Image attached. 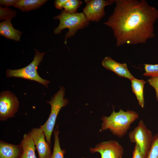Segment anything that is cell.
Instances as JSON below:
<instances>
[{
  "instance_id": "obj_1",
  "label": "cell",
  "mask_w": 158,
  "mask_h": 158,
  "mask_svg": "<svg viewBox=\"0 0 158 158\" xmlns=\"http://www.w3.org/2000/svg\"><path fill=\"white\" fill-rule=\"evenodd\" d=\"M112 14L104 23L111 28L117 46L145 43L155 36L158 10L145 0H116Z\"/></svg>"
},
{
  "instance_id": "obj_2",
  "label": "cell",
  "mask_w": 158,
  "mask_h": 158,
  "mask_svg": "<svg viewBox=\"0 0 158 158\" xmlns=\"http://www.w3.org/2000/svg\"><path fill=\"white\" fill-rule=\"evenodd\" d=\"M139 118L138 113L134 111H125L120 109L118 111L116 112L113 108L110 116H103L101 118L102 122L99 131L109 130L114 135L122 138L126 134L131 124Z\"/></svg>"
},
{
  "instance_id": "obj_3",
  "label": "cell",
  "mask_w": 158,
  "mask_h": 158,
  "mask_svg": "<svg viewBox=\"0 0 158 158\" xmlns=\"http://www.w3.org/2000/svg\"><path fill=\"white\" fill-rule=\"evenodd\" d=\"M53 19H58L60 21L59 26L54 30V34H59L66 28L68 29L65 35L64 43L66 44L68 38L74 35L79 30L87 26L90 22L83 12L72 13L63 9L60 14L55 16Z\"/></svg>"
},
{
  "instance_id": "obj_4",
  "label": "cell",
  "mask_w": 158,
  "mask_h": 158,
  "mask_svg": "<svg viewBox=\"0 0 158 158\" xmlns=\"http://www.w3.org/2000/svg\"><path fill=\"white\" fill-rule=\"evenodd\" d=\"M65 92V88L61 87L59 90L51 98V100L47 102L51 106L50 113L45 123L40 127L44 133L47 142L50 146L51 134L58 114L61 109L69 103L67 99L64 98Z\"/></svg>"
},
{
  "instance_id": "obj_5",
  "label": "cell",
  "mask_w": 158,
  "mask_h": 158,
  "mask_svg": "<svg viewBox=\"0 0 158 158\" xmlns=\"http://www.w3.org/2000/svg\"><path fill=\"white\" fill-rule=\"evenodd\" d=\"M45 53H40L36 49L34 59L29 64L24 68L19 69H7L6 72V77L8 78H20L35 81L48 88V84L50 83V81L41 78L37 72L38 66L42 61Z\"/></svg>"
},
{
  "instance_id": "obj_6",
  "label": "cell",
  "mask_w": 158,
  "mask_h": 158,
  "mask_svg": "<svg viewBox=\"0 0 158 158\" xmlns=\"http://www.w3.org/2000/svg\"><path fill=\"white\" fill-rule=\"evenodd\" d=\"M128 137L131 142L138 145L145 158H147L154 136L143 121H139L138 126L129 132Z\"/></svg>"
},
{
  "instance_id": "obj_7",
  "label": "cell",
  "mask_w": 158,
  "mask_h": 158,
  "mask_svg": "<svg viewBox=\"0 0 158 158\" xmlns=\"http://www.w3.org/2000/svg\"><path fill=\"white\" fill-rule=\"evenodd\" d=\"M19 102L16 95L9 91L1 92L0 95V120L5 121L13 117L17 112Z\"/></svg>"
},
{
  "instance_id": "obj_8",
  "label": "cell",
  "mask_w": 158,
  "mask_h": 158,
  "mask_svg": "<svg viewBox=\"0 0 158 158\" xmlns=\"http://www.w3.org/2000/svg\"><path fill=\"white\" fill-rule=\"evenodd\" d=\"M86 5L83 9V13L87 20L90 21L97 22L104 16V8L115 2L113 0H85Z\"/></svg>"
},
{
  "instance_id": "obj_9",
  "label": "cell",
  "mask_w": 158,
  "mask_h": 158,
  "mask_svg": "<svg viewBox=\"0 0 158 158\" xmlns=\"http://www.w3.org/2000/svg\"><path fill=\"white\" fill-rule=\"evenodd\" d=\"M89 150L91 153H99L101 158H122L124 152L122 146L113 140L99 143Z\"/></svg>"
},
{
  "instance_id": "obj_10",
  "label": "cell",
  "mask_w": 158,
  "mask_h": 158,
  "mask_svg": "<svg viewBox=\"0 0 158 158\" xmlns=\"http://www.w3.org/2000/svg\"><path fill=\"white\" fill-rule=\"evenodd\" d=\"M39 158H50L51 146L47 142L44 132L40 127L34 128L30 131Z\"/></svg>"
},
{
  "instance_id": "obj_11",
  "label": "cell",
  "mask_w": 158,
  "mask_h": 158,
  "mask_svg": "<svg viewBox=\"0 0 158 158\" xmlns=\"http://www.w3.org/2000/svg\"><path fill=\"white\" fill-rule=\"evenodd\" d=\"M102 65L106 69L114 72L119 77L126 78L130 80L134 78L125 63H119L110 57H106L102 61Z\"/></svg>"
},
{
  "instance_id": "obj_12",
  "label": "cell",
  "mask_w": 158,
  "mask_h": 158,
  "mask_svg": "<svg viewBox=\"0 0 158 158\" xmlns=\"http://www.w3.org/2000/svg\"><path fill=\"white\" fill-rule=\"evenodd\" d=\"M23 150L21 145L0 140V158H21Z\"/></svg>"
},
{
  "instance_id": "obj_13",
  "label": "cell",
  "mask_w": 158,
  "mask_h": 158,
  "mask_svg": "<svg viewBox=\"0 0 158 158\" xmlns=\"http://www.w3.org/2000/svg\"><path fill=\"white\" fill-rule=\"evenodd\" d=\"M20 144L23 150L21 158H37L35 153V144L30 131L24 135Z\"/></svg>"
},
{
  "instance_id": "obj_14",
  "label": "cell",
  "mask_w": 158,
  "mask_h": 158,
  "mask_svg": "<svg viewBox=\"0 0 158 158\" xmlns=\"http://www.w3.org/2000/svg\"><path fill=\"white\" fill-rule=\"evenodd\" d=\"M22 33L14 28L11 20H5L0 23V34L7 39L19 41Z\"/></svg>"
},
{
  "instance_id": "obj_15",
  "label": "cell",
  "mask_w": 158,
  "mask_h": 158,
  "mask_svg": "<svg viewBox=\"0 0 158 158\" xmlns=\"http://www.w3.org/2000/svg\"><path fill=\"white\" fill-rule=\"evenodd\" d=\"M130 80L132 91L135 94L139 105L143 108L145 105L143 90L146 82L143 79H138L135 78Z\"/></svg>"
},
{
  "instance_id": "obj_16",
  "label": "cell",
  "mask_w": 158,
  "mask_h": 158,
  "mask_svg": "<svg viewBox=\"0 0 158 158\" xmlns=\"http://www.w3.org/2000/svg\"><path fill=\"white\" fill-rule=\"evenodd\" d=\"M46 0H19L14 5L22 11L37 9L47 2Z\"/></svg>"
},
{
  "instance_id": "obj_17",
  "label": "cell",
  "mask_w": 158,
  "mask_h": 158,
  "mask_svg": "<svg viewBox=\"0 0 158 158\" xmlns=\"http://www.w3.org/2000/svg\"><path fill=\"white\" fill-rule=\"evenodd\" d=\"M53 132L54 137V144L53 153L50 158H64L66 151L64 149H62L60 147L59 138V132L57 125L56 128L54 130Z\"/></svg>"
},
{
  "instance_id": "obj_18",
  "label": "cell",
  "mask_w": 158,
  "mask_h": 158,
  "mask_svg": "<svg viewBox=\"0 0 158 158\" xmlns=\"http://www.w3.org/2000/svg\"><path fill=\"white\" fill-rule=\"evenodd\" d=\"M79 0H67L65 3L63 8L65 11L72 13H77L78 9L82 4Z\"/></svg>"
},
{
  "instance_id": "obj_19",
  "label": "cell",
  "mask_w": 158,
  "mask_h": 158,
  "mask_svg": "<svg viewBox=\"0 0 158 158\" xmlns=\"http://www.w3.org/2000/svg\"><path fill=\"white\" fill-rule=\"evenodd\" d=\"M144 65L145 72L143 75L150 77L158 76V64H144Z\"/></svg>"
},
{
  "instance_id": "obj_20",
  "label": "cell",
  "mask_w": 158,
  "mask_h": 158,
  "mask_svg": "<svg viewBox=\"0 0 158 158\" xmlns=\"http://www.w3.org/2000/svg\"><path fill=\"white\" fill-rule=\"evenodd\" d=\"M147 158H158V133L153 137Z\"/></svg>"
},
{
  "instance_id": "obj_21",
  "label": "cell",
  "mask_w": 158,
  "mask_h": 158,
  "mask_svg": "<svg viewBox=\"0 0 158 158\" xmlns=\"http://www.w3.org/2000/svg\"><path fill=\"white\" fill-rule=\"evenodd\" d=\"M16 12L14 10L0 6V20L3 19L5 20H11L12 18L16 16Z\"/></svg>"
},
{
  "instance_id": "obj_22",
  "label": "cell",
  "mask_w": 158,
  "mask_h": 158,
  "mask_svg": "<svg viewBox=\"0 0 158 158\" xmlns=\"http://www.w3.org/2000/svg\"><path fill=\"white\" fill-rule=\"evenodd\" d=\"M147 81L154 89L156 92V98L157 100L158 101V76L151 77Z\"/></svg>"
},
{
  "instance_id": "obj_23",
  "label": "cell",
  "mask_w": 158,
  "mask_h": 158,
  "mask_svg": "<svg viewBox=\"0 0 158 158\" xmlns=\"http://www.w3.org/2000/svg\"><path fill=\"white\" fill-rule=\"evenodd\" d=\"M132 158H145L138 145L135 144Z\"/></svg>"
},
{
  "instance_id": "obj_24",
  "label": "cell",
  "mask_w": 158,
  "mask_h": 158,
  "mask_svg": "<svg viewBox=\"0 0 158 158\" xmlns=\"http://www.w3.org/2000/svg\"><path fill=\"white\" fill-rule=\"evenodd\" d=\"M17 0H1L0 4L5 7H9L14 6L18 1Z\"/></svg>"
},
{
  "instance_id": "obj_25",
  "label": "cell",
  "mask_w": 158,
  "mask_h": 158,
  "mask_svg": "<svg viewBox=\"0 0 158 158\" xmlns=\"http://www.w3.org/2000/svg\"><path fill=\"white\" fill-rule=\"evenodd\" d=\"M67 0H56L54 2V5L56 8L61 9L63 8V6Z\"/></svg>"
},
{
  "instance_id": "obj_26",
  "label": "cell",
  "mask_w": 158,
  "mask_h": 158,
  "mask_svg": "<svg viewBox=\"0 0 158 158\" xmlns=\"http://www.w3.org/2000/svg\"><path fill=\"white\" fill-rule=\"evenodd\" d=\"M85 158V157H83V158Z\"/></svg>"
},
{
  "instance_id": "obj_27",
  "label": "cell",
  "mask_w": 158,
  "mask_h": 158,
  "mask_svg": "<svg viewBox=\"0 0 158 158\" xmlns=\"http://www.w3.org/2000/svg\"></svg>"
}]
</instances>
